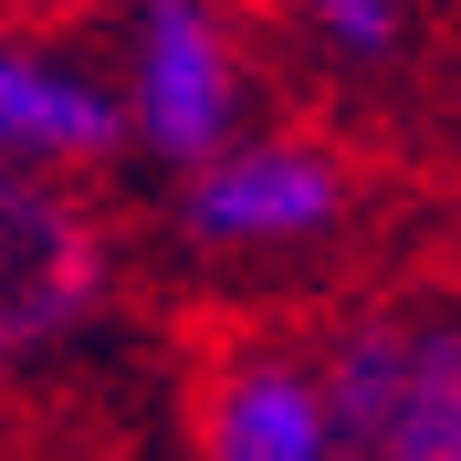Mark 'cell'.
Listing matches in <instances>:
<instances>
[{
  "label": "cell",
  "instance_id": "obj_1",
  "mask_svg": "<svg viewBox=\"0 0 461 461\" xmlns=\"http://www.w3.org/2000/svg\"><path fill=\"white\" fill-rule=\"evenodd\" d=\"M346 420V461H461V304H357L315 336Z\"/></svg>",
  "mask_w": 461,
  "mask_h": 461
},
{
  "label": "cell",
  "instance_id": "obj_2",
  "mask_svg": "<svg viewBox=\"0 0 461 461\" xmlns=\"http://www.w3.org/2000/svg\"><path fill=\"white\" fill-rule=\"evenodd\" d=\"M115 315V230L85 178L0 168V388L85 357Z\"/></svg>",
  "mask_w": 461,
  "mask_h": 461
},
{
  "label": "cell",
  "instance_id": "obj_3",
  "mask_svg": "<svg viewBox=\"0 0 461 461\" xmlns=\"http://www.w3.org/2000/svg\"><path fill=\"white\" fill-rule=\"evenodd\" d=\"M346 210H357V168L325 137H294V126H252L221 158L178 168V241L210 262L315 252V241L346 230Z\"/></svg>",
  "mask_w": 461,
  "mask_h": 461
},
{
  "label": "cell",
  "instance_id": "obj_4",
  "mask_svg": "<svg viewBox=\"0 0 461 461\" xmlns=\"http://www.w3.org/2000/svg\"><path fill=\"white\" fill-rule=\"evenodd\" d=\"M115 85H126L137 147L168 158V168H200L230 137H252V126H241L252 74H241V32H230L221 0H126Z\"/></svg>",
  "mask_w": 461,
  "mask_h": 461
},
{
  "label": "cell",
  "instance_id": "obj_5",
  "mask_svg": "<svg viewBox=\"0 0 461 461\" xmlns=\"http://www.w3.org/2000/svg\"><path fill=\"white\" fill-rule=\"evenodd\" d=\"M189 461H346L325 357L304 336H230L189 377Z\"/></svg>",
  "mask_w": 461,
  "mask_h": 461
},
{
  "label": "cell",
  "instance_id": "obj_6",
  "mask_svg": "<svg viewBox=\"0 0 461 461\" xmlns=\"http://www.w3.org/2000/svg\"><path fill=\"white\" fill-rule=\"evenodd\" d=\"M126 147H137V126H126V85L105 63H85L63 32L0 22V168L95 178Z\"/></svg>",
  "mask_w": 461,
  "mask_h": 461
},
{
  "label": "cell",
  "instance_id": "obj_7",
  "mask_svg": "<svg viewBox=\"0 0 461 461\" xmlns=\"http://www.w3.org/2000/svg\"><path fill=\"white\" fill-rule=\"evenodd\" d=\"M294 22L315 32L336 63H388L409 42V0H294Z\"/></svg>",
  "mask_w": 461,
  "mask_h": 461
},
{
  "label": "cell",
  "instance_id": "obj_8",
  "mask_svg": "<svg viewBox=\"0 0 461 461\" xmlns=\"http://www.w3.org/2000/svg\"><path fill=\"white\" fill-rule=\"evenodd\" d=\"M85 11H105V0H0V22H32V32H63Z\"/></svg>",
  "mask_w": 461,
  "mask_h": 461
}]
</instances>
